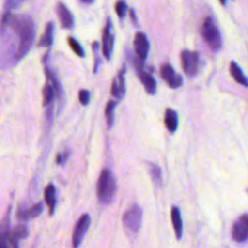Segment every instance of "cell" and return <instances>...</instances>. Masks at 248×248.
I'll use <instances>...</instances> for the list:
<instances>
[{
	"instance_id": "cell-1",
	"label": "cell",
	"mask_w": 248,
	"mask_h": 248,
	"mask_svg": "<svg viewBox=\"0 0 248 248\" xmlns=\"http://www.w3.org/2000/svg\"><path fill=\"white\" fill-rule=\"evenodd\" d=\"M9 21H12L15 30L19 36V45L16 53V58L19 59L26 55L33 44L35 36L34 23L28 16H10Z\"/></svg>"
},
{
	"instance_id": "cell-2",
	"label": "cell",
	"mask_w": 248,
	"mask_h": 248,
	"mask_svg": "<svg viewBox=\"0 0 248 248\" xmlns=\"http://www.w3.org/2000/svg\"><path fill=\"white\" fill-rule=\"evenodd\" d=\"M116 183L108 169H104L97 182V195L101 202L109 203L115 195Z\"/></svg>"
},
{
	"instance_id": "cell-3",
	"label": "cell",
	"mask_w": 248,
	"mask_h": 248,
	"mask_svg": "<svg viewBox=\"0 0 248 248\" xmlns=\"http://www.w3.org/2000/svg\"><path fill=\"white\" fill-rule=\"evenodd\" d=\"M142 211L141 208L137 204H132L123 214L122 223L123 227L128 234H135L141 224Z\"/></svg>"
},
{
	"instance_id": "cell-4",
	"label": "cell",
	"mask_w": 248,
	"mask_h": 248,
	"mask_svg": "<svg viewBox=\"0 0 248 248\" xmlns=\"http://www.w3.org/2000/svg\"><path fill=\"white\" fill-rule=\"evenodd\" d=\"M202 35L212 50H218L221 47L220 32L210 16H207L202 23Z\"/></svg>"
},
{
	"instance_id": "cell-5",
	"label": "cell",
	"mask_w": 248,
	"mask_h": 248,
	"mask_svg": "<svg viewBox=\"0 0 248 248\" xmlns=\"http://www.w3.org/2000/svg\"><path fill=\"white\" fill-rule=\"evenodd\" d=\"M181 63L183 71L188 77L196 76L199 66V55L197 52L183 50L181 52Z\"/></svg>"
},
{
	"instance_id": "cell-6",
	"label": "cell",
	"mask_w": 248,
	"mask_h": 248,
	"mask_svg": "<svg viewBox=\"0 0 248 248\" xmlns=\"http://www.w3.org/2000/svg\"><path fill=\"white\" fill-rule=\"evenodd\" d=\"M90 225V216L88 214H82L78 221L76 224L73 236H72V244L73 248H78L81 243L88 228Z\"/></svg>"
},
{
	"instance_id": "cell-7",
	"label": "cell",
	"mask_w": 248,
	"mask_h": 248,
	"mask_svg": "<svg viewBox=\"0 0 248 248\" xmlns=\"http://www.w3.org/2000/svg\"><path fill=\"white\" fill-rule=\"evenodd\" d=\"M232 235V238L238 242L245 241L248 238V214L241 215L233 223Z\"/></svg>"
},
{
	"instance_id": "cell-8",
	"label": "cell",
	"mask_w": 248,
	"mask_h": 248,
	"mask_svg": "<svg viewBox=\"0 0 248 248\" xmlns=\"http://www.w3.org/2000/svg\"><path fill=\"white\" fill-rule=\"evenodd\" d=\"M160 73L163 79L168 82L170 88H177L182 85V82H183L182 78L174 72V70L170 64H164L161 67Z\"/></svg>"
},
{
	"instance_id": "cell-9",
	"label": "cell",
	"mask_w": 248,
	"mask_h": 248,
	"mask_svg": "<svg viewBox=\"0 0 248 248\" xmlns=\"http://www.w3.org/2000/svg\"><path fill=\"white\" fill-rule=\"evenodd\" d=\"M134 47L137 57L144 62L149 51V42L143 33L139 32L136 34L134 40Z\"/></svg>"
},
{
	"instance_id": "cell-10",
	"label": "cell",
	"mask_w": 248,
	"mask_h": 248,
	"mask_svg": "<svg viewBox=\"0 0 248 248\" xmlns=\"http://www.w3.org/2000/svg\"><path fill=\"white\" fill-rule=\"evenodd\" d=\"M110 28L111 22L109 18H108L103 33V54L108 60L110 59L113 48V35L110 32Z\"/></svg>"
},
{
	"instance_id": "cell-11",
	"label": "cell",
	"mask_w": 248,
	"mask_h": 248,
	"mask_svg": "<svg viewBox=\"0 0 248 248\" xmlns=\"http://www.w3.org/2000/svg\"><path fill=\"white\" fill-rule=\"evenodd\" d=\"M136 71H137V74H138L140 79L141 80V83L143 84L145 90L147 91V93L154 94L156 92L157 85H156V81H155V78H153V76L146 73L143 70V68L136 69Z\"/></svg>"
},
{
	"instance_id": "cell-12",
	"label": "cell",
	"mask_w": 248,
	"mask_h": 248,
	"mask_svg": "<svg viewBox=\"0 0 248 248\" xmlns=\"http://www.w3.org/2000/svg\"><path fill=\"white\" fill-rule=\"evenodd\" d=\"M58 16L60 19V23L64 28H72L74 25V17L69 11V9L62 3H60L57 7Z\"/></svg>"
},
{
	"instance_id": "cell-13",
	"label": "cell",
	"mask_w": 248,
	"mask_h": 248,
	"mask_svg": "<svg viewBox=\"0 0 248 248\" xmlns=\"http://www.w3.org/2000/svg\"><path fill=\"white\" fill-rule=\"evenodd\" d=\"M171 222L172 226L174 229V232L176 235L177 239H180L182 236V220H181V215L180 211L176 206H173L171 208Z\"/></svg>"
},
{
	"instance_id": "cell-14",
	"label": "cell",
	"mask_w": 248,
	"mask_h": 248,
	"mask_svg": "<svg viewBox=\"0 0 248 248\" xmlns=\"http://www.w3.org/2000/svg\"><path fill=\"white\" fill-rule=\"evenodd\" d=\"M165 125L170 132H174L178 125V116L175 110L167 108L165 111Z\"/></svg>"
},
{
	"instance_id": "cell-15",
	"label": "cell",
	"mask_w": 248,
	"mask_h": 248,
	"mask_svg": "<svg viewBox=\"0 0 248 248\" xmlns=\"http://www.w3.org/2000/svg\"><path fill=\"white\" fill-rule=\"evenodd\" d=\"M45 202H46L48 209H49V214L52 215L54 212V207L56 203V198H55V188L52 184H48L46 189H45Z\"/></svg>"
},
{
	"instance_id": "cell-16",
	"label": "cell",
	"mask_w": 248,
	"mask_h": 248,
	"mask_svg": "<svg viewBox=\"0 0 248 248\" xmlns=\"http://www.w3.org/2000/svg\"><path fill=\"white\" fill-rule=\"evenodd\" d=\"M230 71H231V74H232L233 79L236 82L242 84L243 86H248V78L244 76L242 70L235 62H231Z\"/></svg>"
},
{
	"instance_id": "cell-17",
	"label": "cell",
	"mask_w": 248,
	"mask_h": 248,
	"mask_svg": "<svg viewBox=\"0 0 248 248\" xmlns=\"http://www.w3.org/2000/svg\"><path fill=\"white\" fill-rule=\"evenodd\" d=\"M28 235V229L25 225L20 224L16 227L11 232L8 234V239L18 241L21 238H25Z\"/></svg>"
},
{
	"instance_id": "cell-18",
	"label": "cell",
	"mask_w": 248,
	"mask_h": 248,
	"mask_svg": "<svg viewBox=\"0 0 248 248\" xmlns=\"http://www.w3.org/2000/svg\"><path fill=\"white\" fill-rule=\"evenodd\" d=\"M53 41V25L51 22H48L46 26L45 33L40 40L39 46H51Z\"/></svg>"
},
{
	"instance_id": "cell-19",
	"label": "cell",
	"mask_w": 248,
	"mask_h": 248,
	"mask_svg": "<svg viewBox=\"0 0 248 248\" xmlns=\"http://www.w3.org/2000/svg\"><path fill=\"white\" fill-rule=\"evenodd\" d=\"M149 172H150V175H151V178L153 180V182L157 185V186H160L162 184V171H161V169L153 164V163H150L149 164Z\"/></svg>"
},
{
	"instance_id": "cell-20",
	"label": "cell",
	"mask_w": 248,
	"mask_h": 248,
	"mask_svg": "<svg viewBox=\"0 0 248 248\" xmlns=\"http://www.w3.org/2000/svg\"><path fill=\"white\" fill-rule=\"evenodd\" d=\"M116 103L113 100H110L108 102L105 109V114L107 117L108 126L111 127L113 125V119H114V108H115Z\"/></svg>"
},
{
	"instance_id": "cell-21",
	"label": "cell",
	"mask_w": 248,
	"mask_h": 248,
	"mask_svg": "<svg viewBox=\"0 0 248 248\" xmlns=\"http://www.w3.org/2000/svg\"><path fill=\"white\" fill-rule=\"evenodd\" d=\"M54 90L50 84H46L43 90V103L45 106L49 105L54 98Z\"/></svg>"
},
{
	"instance_id": "cell-22",
	"label": "cell",
	"mask_w": 248,
	"mask_h": 248,
	"mask_svg": "<svg viewBox=\"0 0 248 248\" xmlns=\"http://www.w3.org/2000/svg\"><path fill=\"white\" fill-rule=\"evenodd\" d=\"M125 67L122 68V70L119 72L117 78H115L117 86H118V90H119V94H120V99H122L125 95L126 92V86H125Z\"/></svg>"
},
{
	"instance_id": "cell-23",
	"label": "cell",
	"mask_w": 248,
	"mask_h": 248,
	"mask_svg": "<svg viewBox=\"0 0 248 248\" xmlns=\"http://www.w3.org/2000/svg\"><path fill=\"white\" fill-rule=\"evenodd\" d=\"M68 44H69V46L72 48V50L79 57H83L84 56V50L82 48V46L78 44V42L74 39L73 37H68Z\"/></svg>"
},
{
	"instance_id": "cell-24",
	"label": "cell",
	"mask_w": 248,
	"mask_h": 248,
	"mask_svg": "<svg viewBox=\"0 0 248 248\" xmlns=\"http://www.w3.org/2000/svg\"><path fill=\"white\" fill-rule=\"evenodd\" d=\"M44 210V204L42 202H38L31 206L29 209H27V219L35 218L39 216Z\"/></svg>"
},
{
	"instance_id": "cell-25",
	"label": "cell",
	"mask_w": 248,
	"mask_h": 248,
	"mask_svg": "<svg viewBox=\"0 0 248 248\" xmlns=\"http://www.w3.org/2000/svg\"><path fill=\"white\" fill-rule=\"evenodd\" d=\"M8 234L7 224L0 226V248H9L8 246Z\"/></svg>"
},
{
	"instance_id": "cell-26",
	"label": "cell",
	"mask_w": 248,
	"mask_h": 248,
	"mask_svg": "<svg viewBox=\"0 0 248 248\" xmlns=\"http://www.w3.org/2000/svg\"><path fill=\"white\" fill-rule=\"evenodd\" d=\"M115 11H116V14L119 17H124L125 15H126V12H127V5H126V2L123 1V0H119L116 2V5H115Z\"/></svg>"
},
{
	"instance_id": "cell-27",
	"label": "cell",
	"mask_w": 248,
	"mask_h": 248,
	"mask_svg": "<svg viewBox=\"0 0 248 248\" xmlns=\"http://www.w3.org/2000/svg\"><path fill=\"white\" fill-rule=\"evenodd\" d=\"M78 99H79V102L80 104L82 105H87L89 103V100H90V94L89 92L86 90V89H81L79 92H78Z\"/></svg>"
},
{
	"instance_id": "cell-28",
	"label": "cell",
	"mask_w": 248,
	"mask_h": 248,
	"mask_svg": "<svg viewBox=\"0 0 248 248\" xmlns=\"http://www.w3.org/2000/svg\"><path fill=\"white\" fill-rule=\"evenodd\" d=\"M21 2H22V0H6V2H5L6 12H10V10L17 8Z\"/></svg>"
},
{
	"instance_id": "cell-29",
	"label": "cell",
	"mask_w": 248,
	"mask_h": 248,
	"mask_svg": "<svg viewBox=\"0 0 248 248\" xmlns=\"http://www.w3.org/2000/svg\"><path fill=\"white\" fill-rule=\"evenodd\" d=\"M110 93H111V95H112L113 97H115V98H117V99H120V94H119V90H118V86H117V83H116L115 78L112 80Z\"/></svg>"
},
{
	"instance_id": "cell-30",
	"label": "cell",
	"mask_w": 248,
	"mask_h": 248,
	"mask_svg": "<svg viewBox=\"0 0 248 248\" xmlns=\"http://www.w3.org/2000/svg\"><path fill=\"white\" fill-rule=\"evenodd\" d=\"M17 217L21 220H27V209L24 205H20L17 209Z\"/></svg>"
},
{
	"instance_id": "cell-31",
	"label": "cell",
	"mask_w": 248,
	"mask_h": 248,
	"mask_svg": "<svg viewBox=\"0 0 248 248\" xmlns=\"http://www.w3.org/2000/svg\"><path fill=\"white\" fill-rule=\"evenodd\" d=\"M69 156V153L68 152H65V153H59L57 156H56V163L57 164H63L67 158Z\"/></svg>"
},
{
	"instance_id": "cell-32",
	"label": "cell",
	"mask_w": 248,
	"mask_h": 248,
	"mask_svg": "<svg viewBox=\"0 0 248 248\" xmlns=\"http://www.w3.org/2000/svg\"><path fill=\"white\" fill-rule=\"evenodd\" d=\"M130 16H131L133 22H134V23H137V16H135V12H134V10H132V9L130 10Z\"/></svg>"
},
{
	"instance_id": "cell-33",
	"label": "cell",
	"mask_w": 248,
	"mask_h": 248,
	"mask_svg": "<svg viewBox=\"0 0 248 248\" xmlns=\"http://www.w3.org/2000/svg\"><path fill=\"white\" fill-rule=\"evenodd\" d=\"M82 2H84V3H87V4H89V3H92L94 0H81Z\"/></svg>"
},
{
	"instance_id": "cell-34",
	"label": "cell",
	"mask_w": 248,
	"mask_h": 248,
	"mask_svg": "<svg viewBox=\"0 0 248 248\" xmlns=\"http://www.w3.org/2000/svg\"><path fill=\"white\" fill-rule=\"evenodd\" d=\"M220 2H221V4H223V5L226 4V0H220Z\"/></svg>"
}]
</instances>
